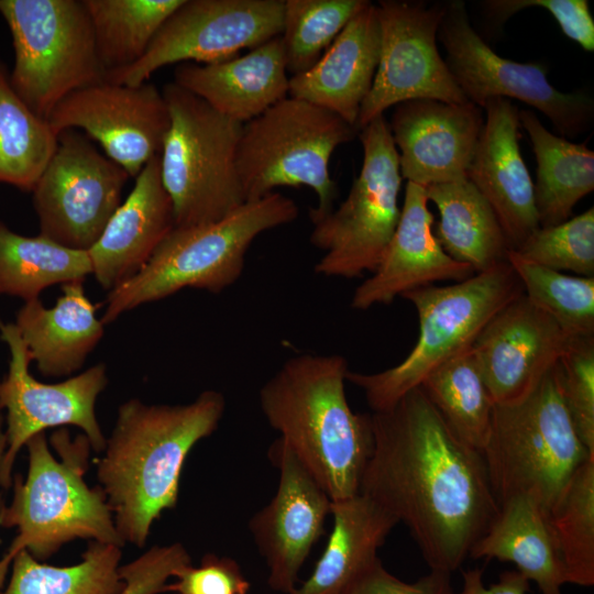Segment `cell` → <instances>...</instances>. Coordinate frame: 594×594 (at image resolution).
I'll use <instances>...</instances> for the list:
<instances>
[{"instance_id":"28","label":"cell","mask_w":594,"mask_h":594,"mask_svg":"<svg viewBox=\"0 0 594 594\" xmlns=\"http://www.w3.org/2000/svg\"><path fill=\"white\" fill-rule=\"evenodd\" d=\"M333 528L310 576L289 594H340L375 561L398 520L370 497L332 501Z\"/></svg>"},{"instance_id":"5","label":"cell","mask_w":594,"mask_h":594,"mask_svg":"<svg viewBox=\"0 0 594 594\" xmlns=\"http://www.w3.org/2000/svg\"><path fill=\"white\" fill-rule=\"evenodd\" d=\"M298 213L292 198L274 191L216 222L175 227L134 276L109 292L102 323L184 288L222 292L241 276L253 241Z\"/></svg>"},{"instance_id":"9","label":"cell","mask_w":594,"mask_h":594,"mask_svg":"<svg viewBox=\"0 0 594 594\" xmlns=\"http://www.w3.org/2000/svg\"><path fill=\"white\" fill-rule=\"evenodd\" d=\"M162 92L170 124L160 154L161 177L175 227L216 222L245 204L237 168L242 123L174 81Z\"/></svg>"},{"instance_id":"10","label":"cell","mask_w":594,"mask_h":594,"mask_svg":"<svg viewBox=\"0 0 594 594\" xmlns=\"http://www.w3.org/2000/svg\"><path fill=\"white\" fill-rule=\"evenodd\" d=\"M14 47L10 84L42 119L69 94L105 80L82 0H0Z\"/></svg>"},{"instance_id":"32","label":"cell","mask_w":594,"mask_h":594,"mask_svg":"<svg viewBox=\"0 0 594 594\" xmlns=\"http://www.w3.org/2000/svg\"><path fill=\"white\" fill-rule=\"evenodd\" d=\"M419 386L453 433L482 452L495 403L471 346L431 371Z\"/></svg>"},{"instance_id":"18","label":"cell","mask_w":594,"mask_h":594,"mask_svg":"<svg viewBox=\"0 0 594 594\" xmlns=\"http://www.w3.org/2000/svg\"><path fill=\"white\" fill-rule=\"evenodd\" d=\"M278 469L275 495L249 521V530L267 569L268 586L289 594L331 513V498L292 448L278 438L268 449Z\"/></svg>"},{"instance_id":"45","label":"cell","mask_w":594,"mask_h":594,"mask_svg":"<svg viewBox=\"0 0 594 594\" xmlns=\"http://www.w3.org/2000/svg\"><path fill=\"white\" fill-rule=\"evenodd\" d=\"M462 576V588L457 594H527L529 591V581L517 570L503 572L498 581L490 586L484 585L481 569L468 570Z\"/></svg>"},{"instance_id":"31","label":"cell","mask_w":594,"mask_h":594,"mask_svg":"<svg viewBox=\"0 0 594 594\" xmlns=\"http://www.w3.org/2000/svg\"><path fill=\"white\" fill-rule=\"evenodd\" d=\"M92 273L87 251L44 237H24L0 221V295L37 299L55 284L85 280Z\"/></svg>"},{"instance_id":"27","label":"cell","mask_w":594,"mask_h":594,"mask_svg":"<svg viewBox=\"0 0 594 594\" xmlns=\"http://www.w3.org/2000/svg\"><path fill=\"white\" fill-rule=\"evenodd\" d=\"M469 556L515 564L542 594H561L566 584L548 514L530 495L519 494L503 501L496 517Z\"/></svg>"},{"instance_id":"23","label":"cell","mask_w":594,"mask_h":594,"mask_svg":"<svg viewBox=\"0 0 594 594\" xmlns=\"http://www.w3.org/2000/svg\"><path fill=\"white\" fill-rule=\"evenodd\" d=\"M174 228V208L157 154L144 165L131 193L87 251L91 274L103 289L112 290L144 266Z\"/></svg>"},{"instance_id":"13","label":"cell","mask_w":594,"mask_h":594,"mask_svg":"<svg viewBox=\"0 0 594 594\" xmlns=\"http://www.w3.org/2000/svg\"><path fill=\"white\" fill-rule=\"evenodd\" d=\"M284 0H184L133 65L107 73L106 81L138 86L176 63L212 64L280 36Z\"/></svg>"},{"instance_id":"3","label":"cell","mask_w":594,"mask_h":594,"mask_svg":"<svg viewBox=\"0 0 594 594\" xmlns=\"http://www.w3.org/2000/svg\"><path fill=\"white\" fill-rule=\"evenodd\" d=\"M348 362L339 354L289 358L258 392L268 425L296 453L331 501L354 496L374 448L371 414L345 396Z\"/></svg>"},{"instance_id":"26","label":"cell","mask_w":594,"mask_h":594,"mask_svg":"<svg viewBox=\"0 0 594 594\" xmlns=\"http://www.w3.org/2000/svg\"><path fill=\"white\" fill-rule=\"evenodd\" d=\"M14 326L31 361L50 377L78 371L103 336V323L86 295L84 280L62 284V295L51 308L40 298L25 301Z\"/></svg>"},{"instance_id":"43","label":"cell","mask_w":594,"mask_h":594,"mask_svg":"<svg viewBox=\"0 0 594 594\" xmlns=\"http://www.w3.org/2000/svg\"><path fill=\"white\" fill-rule=\"evenodd\" d=\"M167 590L177 594H248L250 582L238 562L212 553L204 556L198 566L182 570Z\"/></svg>"},{"instance_id":"44","label":"cell","mask_w":594,"mask_h":594,"mask_svg":"<svg viewBox=\"0 0 594 594\" xmlns=\"http://www.w3.org/2000/svg\"><path fill=\"white\" fill-rule=\"evenodd\" d=\"M452 592L449 573L430 570L415 582H405L389 573L377 558L340 594H451Z\"/></svg>"},{"instance_id":"8","label":"cell","mask_w":594,"mask_h":594,"mask_svg":"<svg viewBox=\"0 0 594 594\" xmlns=\"http://www.w3.org/2000/svg\"><path fill=\"white\" fill-rule=\"evenodd\" d=\"M356 134L338 114L308 101L288 96L273 105L242 124L237 168L245 202L277 187L307 186L318 198L309 215L332 210L338 189L330 158Z\"/></svg>"},{"instance_id":"14","label":"cell","mask_w":594,"mask_h":594,"mask_svg":"<svg viewBox=\"0 0 594 594\" xmlns=\"http://www.w3.org/2000/svg\"><path fill=\"white\" fill-rule=\"evenodd\" d=\"M130 177L86 134L61 132L56 150L32 190L40 234L64 246L88 251L121 205Z\"/></svg>"},{"instance_id":"7","label":"cell","mask_w":594,"mask_h":594,"mask_svg":"<svg viewBox=\"0 0 594 594\" xmlns=\"http://www.w3.org/2000/svg\"><path fill=\"white\" fill-rule=\"evenodd\" d=\"M524 293L508 262L448 286L417 288L402 295L417 310L419 334L409 354L377 373L349 371L346 381L364 393L373 413L392 408L436 367L470 348L504 306Z\"/></svg>"},{"instance_id":"15","label":"cell","mask_w":594,"mask_h":594,"mask_svg":"<svg viewBox=\"0 0 594 594\" xmlns=\"http://www.w3.org/2000/svg\"><path fill=\"white\" fill-rule=\"evenodd\" d=\"M444 3L382 0L376 4L381 53L356 131L392 106L413 99L469 102L437 47Z\"/></svg>"},{"instance_id":"33","label":"cell","mask_w":594,"mask_h":594,"mask_svg":"<svg viewBox=\"0 0 594 594\" xmlns=\"http://www.w3.org/2000/svg\"><path fill=\"white\" fill-rule=\"evenodd\" d=\"M184 0H82L107 73L135 64Z\"/></svg>"},{"instance_id":"38","label":"cell","mask_w":594,"mask_h":594,"mask_svg":"<svg viewBox=\"0 0 594 594\" xmlns=\"http://www.w3.org/2000/svg\"><path fill=\"white\" fill-rule=\"evenodd\" d=\"M367 0H284L280 38L290 76L310 69Z\"/></svg>"},{"instance_id":"17","label":"cell","mask_w":594,"mask_h":594,"mask_svg":"<svg viewBox=\"0 0 594 594\" xmlns=\"http://www.w3.org/2000/svg\"><path fill=\"white\" fill-rule=\"evenodd\" d=\"M54 133L80 129L106 156L136 177L161 154L170 118L163 92L151 82L101 81L66 96L47 118Z\"/></svg>"},{"instance_id":"4","label":"cell","mask_w":594,"mask_h":594,"mask_svg":"<svg viewBox=\"0 0 594 594\" xmlns=\"http://www.w3.org/2000/svg\"><path fill=\"white\" fill-rule=\"evenodd\" d=\"M44 432L25 444L29 466L25 480L16 476L9 505L0 516V527H15L16 537L0 559V591L12 559L26 550L36 560L53 556L64 543L77 538L124 544L100 486L89 487L84 480L91 450L85 435L72 439L64 427L50 439Z\"/></svg>"},{"instance_id":"41","label":"cell","mask_w":594,"mask_h":594,"mask_svg":"<svg viewBox=\"0 0 594 594\" xmlns=\"http://www.w3.org/2000/svg\"><path fill=\"white\" fill-rule=\"evenodd\" d=\"M482 7L498 28L524 9L542 8L556 19L565 36L586 52L594 51V20L586 0H486Z\"/></svg>"},{"instance_id":"21","label":"cell","mask_w":594,"mask_h":594,"mask_svg":"<svg viewBox=\"0 0 594 594\" xmlns=\"http://www.w3.org/2000/svg\"><path fill=\"white\" fill-rule=\"evenodd\" d=\"M466 178L494 210L513 251L539 228L534 183L519 147V110L506 98L488 99Z\"/></svg>"},{"instance_id":"37","label":"cell","mask_w":594,"mask_h":594,"mask_svg":"<svg viewBox=\"0 0 594 594\" xmlns=\"http://www.w3.org/2000/svg\"><path fill=\"white\" fill-rule=\"evenodd\" d=\"M507 262L526 297L571 338L594 337V277L573 276L521 258L510 250Z\"/></svg>"},{"instance_id":"11","label":"cell","mask_w":594,"mask_h":594,"mask_svg":"<svg viewBox=\"0 0 594 594\" xmlns=\"http://www.w3.org/2000/svg\"><path fill=\"white\" fill-rule=\"evenodd\" d=\"M363 163L346 198L336 209L309 215L310 243L323 251L315 273L355 278L373 273L387 249L400 217L403 177L398 151L384 114L358 131Z\"/></svg>"},{"instance_id":"34","label":"cell","mask_w":594,"mask_h":594,"mask_svg":"<svg viewBox=\"0 0 594 594\" xmlns=\"http://www.w3.org/2000/svg\"><path fill=\"white\" fill-rule=\"evenodd\" d=\"M121 547L92 541L81 560L68 566L38 562L26 550L11 562V578L0 594H119Z\"/></svg>"},{"instance_id":"30","label":"cell","mask_w":594,"mask_h":594,"mask_svg":"<svg viewBox=\"0 0 594 594\" xmlns=\"http://www.w3.org/2000/svg\"><path fill=\"white\" fill-rule=\"evenodd\" d=\"M519 120L537 161L534 196L539 227L560 224L594 189V152L551 133L531 110L519 111Z\"/></svg>"},{"instance_id":"16","label":"cell","mask_w":594,"mask_h":594,"mask_svg":"<svg viewBox=\"0 0 594 594\" xmlns=\"http://www.w3.org/2000/svg\"><path fill=\"white\" fill-rule=\"evenodd\" d=\"M0 337L10 351L9 370L0 381V410L6 411L7 450L0 468V486L12 484V469L22 447L47 428L76 426L91 450L103 451L106 437L96 416V402L108 384L99 363L55 384L42 383L29 372L31 359L14 323L0 319Z\"/></svg>"},{"instance_id":"12","label":"cell","mask_w":594,"mask_h":594,"mask_svg":"<svg viewBox=\"0 0 594 594\" xmlns=\"http://www.w3.org/2000/svg\"><path fill=\"white\" fill-rule=\"evenodd\" d=\"M443 58L469 102L484 108L492 98L517 99L540 112L562 138H576L591 129L594 102L588 94L562 92L538 63H518L497 55L471 25L465 3H444L438 30Z\"/></svg>"},{"instance_id":"46","label":"cell","mask_w":594,"mask_h":594,"mask_svg":"<svg viewBox=\"0 0 594 594\" xmlns=\"http://www.w3.org/2000/svg\"><path fill=\"white\" fill-rule=\"evenodd\" d=\"M6 450H7V436H6V429H4V419H3L2 411L0 410V468H1L3 457L6 454ZM3 507H4V503L0 494V516H1Z\"/></svg>"},{"instance_id":"35","label":"cell","mask_w":594,"mask_h":594,"mask_svg":"<svg viewBox=\"0 0 594 594\" xmlns=\"http://www.w3.org/2000/svg\"><path fill=\"white\" fill-rule=\"evenodd\" d=\"M57 135L21 100L0 62V183L32 191L53 156Z\"/></svg>"},{"instance_id":"29","label":"cell","mask_w":594,"mask_h":594,"mask_svg":"<svg viewBox=\"0 0 594 594\" xmlns=\"http://www.w3.org/2000/svg\"><path fill=\"white\" fill-rule=\"evenodd\" d=\"M439 211L435 235L453 260L477 273L507 262L508 241L491 205L468 179L427 187Z\"/></svg>"},{"instance_id":"39","label":"cell","mask_w":594,"mask_h":594,"mask_svg":"<svg viewBox=\"0 0 594 594\" xmlns=\"http://www.w3.org/2000/svg\"><path fill=\"white\" fill-rule=\"evenodd\" d=\"M515 252L558 272L594 277V208L560 224L539 227Z\"/></svg>"},{"instance_id":"20","label":"cell","mask_w":594,"mask_h":594,"mask_svg":"<svg viewBox=\"0 0 594 594\" xmlns=\"http://www.w3.org/2000/svg\"><path fill=\"white\" fill-rule=\"evenodd\" d=\"M482 108L413 99L395 106L389 130L399 148L400 175L429 187L466 178L484 124Z\"/></svg>"},{"instance_id":"2","label":"cell","mask_w":594,"mask_h":594,"mask_svg":"<svg viewBox=\"0 0 594 594\" xmlns=\"http://www.w3.org/2000/svg\"><path fill=\"white\" fill-rule=\"evenodd\" d=\"M224 396L205 391L183 405H120L116 425L98 462L97 477L125 542L142 548L152 524L175 508L185 460L217 428Z\"/></svg>"},{"instance_id":"36","label":"cell","mask_w":594,"mask_h":594,"mask_svg":"<svg viewBox=\"0 0 594 594\" xmlns=\"http://www.w3.org/2000/svg\"><path fill=\"white\" fill-rule=\"evenodd\" d=\"M548 519L563 562L566 583L594 584V458L573 473Z\"/></svg>"},{"instance_id":"19","label":"cell","mask_w":594,"mask_h":594,"mask_svg":"<svg viewBox=\"0 0 594 594\" xmlns=\"http://www.w3.org/2000/svg\"><path fill=\"white\" fill-rule=\"evenodd\" d=\"M570 338L524 293L499 309L471 345L494 403L525 398L559 361Z\"/></svg>"},{"instance_id":"40","label":"cell","mask_w":594,"mask_h":594,"mask_svg":"<svg viewBox=\"0 0 594 594\" xmlns=\"http://www.w3.org/2000/svg\"><path fill=\"white\" fill-rule=\"evenodd\" d=\"M557 365L570 419L581 442L594 454V337L570 338Z\"/></svg>"},{"instance_id":"6","label":"cell","mask_w":594,"mask_h":594,"mask_svg":"<svg viewBox=\"0 0 594 594\" xmlns=\"http://www.w3.org/2000/svg\"><path fill=\"white\" fill-rule=\"evenodd\" d=\"M557 363L525 398L494 406L481 453L498 505L525 494L548 513L575 470L594 458L565 408Z\"/></svg>"},{"instance_id":"25","label":"cell","mask_w":594,"mask_h":594,"mask_svg":"<svg viewBox=\"0 0 594 594\" xmlns=\"http://www.w3.org/2000/svg\"><path fill=\"white\" fill-rule=\"evenodd\" d=\"M174 82L243 124L288 97L282 38L274 37L223 62L180 64L174 70Z\"/></svg>"},{"instance_id":"22","label":"cell","mask_w":594,"mask_h":594,"mask_svg":"<svg viewBox=\"0 0 594 594\" xmlns=\"http://www.w3.org/2000/svg\"><path fill=\"white\" fill-rule=\"evenodd\" d=\"M427 188L407 182L400 217L384 255L354 290L350 306L366 310L389 305L397 296L441 280H465L475 275L468 264L453 260L433 232Z\"/></svg>"},{"instance_id":"24","label":"cell","mask_w":594,"mask_h":594,"mask_svg":"<svg viewBox=\"0 0 594 594\" xmlns=\"http://www.w3.org/2000/svg\"><path fill=\"white\" fill-rule=\"evenodd\" d=\"M380 53L376 4L369 1L310 69L289 77L288 96L324 108L355 128Z\"/></svg>"},{"instance_id":"1","label":"cell","mask_w":594,"mask_h":594,"mask_svg":"<svg viewBox=\"0 0 594 594\" xmlns=\"http://www.w3.org/2000/svg\"><path fill=\"white\" fill-rule=\"evenodd\" d=\"M371 415L374 448L359 493L407 526L431 571L451 574L499 509L482 453L453 433L420 386Z\"/></svg>"},{"instance_id":"42","label":"cell","mask_w":594,"mask_h":594,"mask_svg":"<svg viewBox=\"0 0 594 594\" xmlns=\"http://www.w3.org/2000/svg\"><path fill=\"white\" fill-rule=\"evenodd\" d=\"M190 564L191 558L182 543L154 546L130 563L120 565L124 587L119 594L168 592V580Z\"/></svg>"}]
</instances>
